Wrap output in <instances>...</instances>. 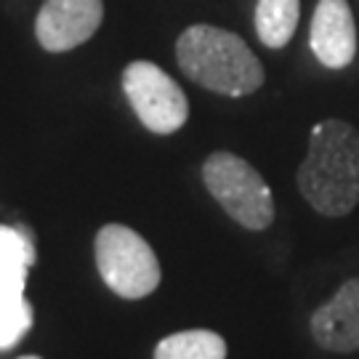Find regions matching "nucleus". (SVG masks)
<instances>
[{"label":"nucleus","mask_w":359,"mask_h":359,"mask_svg":"<svg viewBox=\"0 0 359 359\" xmlns=\"http://www.w3.org/2000/svg\"><path fill=\"white\" fill-rule=\"evenodd\" d=\"M298 189L322 216H346L359 203V133L344 120H322L311 128L306 160L298 168Z\"/></svg>","instance_id":"obj_1"},{"label":"nucleus","mask_w":359,"mask_h":359,"mask_svg":"<svg viewBox=\"0 0 359 359\" xmlns=\"http://www.w3.org/2000/svg\"><path fill=\"white\" fill-rule=\"evenodd\" d=\"M181 72L221 96H248L264 86V67L240 35L213 25H194L176 43Z\"/></svg>","instance_id":"obj_2"},{"label":"nucleus","mask_w":359,"mask_h":359,"mask_svg":"<svg viewBox=\"0 0 359 359\" xmlns=\"http://www.w3.org/2000/svg\"><path fill=\"white\" fill-rule=\"evenodd\" d=\"M208 192L240 226L261 231L274 221L269 184L248 160L231 152H213L203 165Z\"/></svg>","instance_id":"obj_3"},{"label":"nucleus","mask_w":359,"mask_h":359,"mask_svg":"<svg viewBox=\"0 0 359 359\" xmlns=\"http://www.w3.org/2000/svg\"><path fill=\"white\" fill-rule=\"evenodd\" d=\"M96 266L107 287L120 298L139 301L160 285V264L139 231L107 224L96 234Z\"/></svg>","instance_id":"obj_4"},{"label":"nucleus","mask_w":359,"mask_h":359,"mask_svg":"<svg viewBox=\"0 0 359 359\" xmlns=\"http://www.w3.org/2000/svg\"><path fill=\"white\" fill-rule=\"evenodd\" d=\"M123 90L142 126L168 136L189 120V102L181 86L154 62H130L123 72Z\"/></svg>","instance_id":"obj_5"},{"label":"nucleus","mask_w":359,"mask_h":359,"mask_svg":"<svg viewBox=\"0 0 359 359\" xmlns=\"http://www.w3.org/2000/svg\"><path fill=\"white\" fill-rule=\"evenodd\" d=\"M102 22L104 0H46L35 19V35L46 51L65 53L93 38Z\"/></svg>","instance_id":"obj_6"},{"label":"nucleus","mask_w":359,"mask_h":359,"mask_svg":"<svg viewBox=\"0 0 359 359\" xmlns=\"http://www.w3.org/2000/svg\"><path fill=\"white\" fill-rule=\"evenodd\" d=\"M309 46L317 62L330 69H344L357 56V25L348 0H317L311 16Z\"/></svg>","instance_id":"obj_7"},{"label":"nucleus","mask_w":359,"mask_h":359,"mask_svg":"<svg viewBox=\"0 0 359 359\" xmlns=\"http://www.w3.org/2000/svg\"><path fill=\"white\" fill-rule=\"evenodd\" d=\"M311 335L327 351L346 354L359 348V277L346 280L327 304L314 311Z\"/></svg>","instance_id":"obj_8"},{"label":"nucleus","mask_w":359,"mask_h":359,"mask_svg":"<svg viewBox=\"0 0 359 359\" xmlns=\"http://www.w3.org/2000/svg\"><path fill=\"white\" fill-rule=\"evenodd\" d=\"M301 0H258L256 35L266 48H285L298 29Z\"/></svg>","instance_id":"obj_9"},{"label":"nucleus","mask_w":359,"mask_h":359,"mask_svg":"<svg viewBox=\"0 0 359 359\" xmlns=\"http://www.w3.org/2000/svg\"><path fill=\"white\" fill-rule=\"evenodd\" d=\"M154 359H226V341L213 330H181L157 344Z\"/></svg>","instance_id":"obj_10"},{"label":"nucleus","mask_w":359,"mask_h":359,"mask_svg":"<svg viewBox=\"0 0 359 359\" xmlns=\"http://www.w3.org/2000/svg\"><path fill=\"white\" fill-rule=\"evenodd\" d=\"M35 258H38L35 240L25 224H13V226L0 224V266H11V264L32 266Z\"/></svg>","instance_id":"obj_11"},{"label":"nucleus","mask_w":359,"mask_h":359,"mask_svg":"<svg viewBox=\"0 0 359 359\" xmlns=\"http://www.w3.org/2000/svg\"><path fill=\"white\" fill-rule=\"evenodd\" d=\"M32 327V306L22 301L8 311H0V348L16 346Z\"/></svg>","instance_id":"obj_12"},{"label":"nucleus","mask_w":359,"mask_h":359,"mask_svg":"<svg viewBox=\"0 0 359 359\" xmlns=\"http://www.w3.org/2000/svg\"><path fill=\"white\" fill-rule=\"evenodd\" d=\"M27 271L29 266H22V264L0 266V311H8L25 301Z\"/></svg>","instance_id":"obj_13"},{"label":"nucleus","mask_w":359,"mask_h":359,"mask_svg":"<svg viewBox=\"0 0 359 359\" xmlns=\"http://www.w3.org/2000/svg\"><path fill=\"white\" fill-rule=\"evenodd\" d=\"M19 359H40V357H32V354H29V357H19Z\"/></svg>","instance_id":"obj_14"}]
</instances>
